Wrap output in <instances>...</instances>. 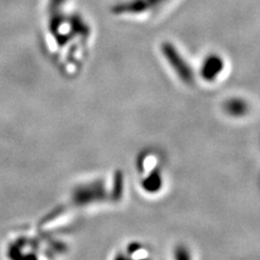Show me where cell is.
<instances>
[{
	"label": "cell",
	"instance_id": "cell-1",
	"mask_svg": "<svg viewBox=\"0 0 260 260\" xmlns=\"http://www.w3.org/2000/svg\"><path fill=\"white\" fill-rule=\"evenodd\" d=\"M168 0H125L113 7L116 14H143L156 11L157 8L166 4Z\"/></svg>",
	"mask_w": 260,
	"mask_h": 260
},
{
	"label": "cell",
	"instance_id": "cell-2",
	"mask_svg": "<svg viewBox=\"0 0 260 260\" xmlns=\"http://www.w3.org/2000/svg\"><path fill=\"white\" fill-rule=\"evenodd\" d=\"M222 69V61L218 56H209L204 62L203 74L206 79H211L215 75H218Z\"/></svg>",
	"mask_w": 260,
	"mask_h": 260
}]
</instances>
